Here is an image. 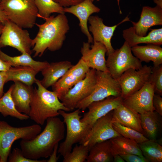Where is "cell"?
<instances>
[{"label":"cell","mask_w":162,"mask_h":162,"mask_svg":"<svg viewBox=\"0 0 162 162\" xmlns=\"http://www.w3.org/2000/svg\"><path fill=\"white\" fill-rule=\"evenodd\" d=\"M44 129L35 137L29 140H22L21 149L26 158L34 160L47 158L55 145L64 137V123L57 117L48 118Z\"/></svg>","instance_id":"obj_1"},{"label":"cell","mask_w":162,"mask_h":162,"mask_svg":"<svg viewBox=\"0 0 162 162\" xmlns=\"http://www.w3.org/2000/svg\"><path fill=\"white\" fill-rule=\"evenodd\" d=\"M45 20L43 24H35L39 30L33 39L34 57L41 56L46 50L52 52L60 50L70 29L68 19L65 14L50 16Z\"/></svg>","instance_id":"obj_2"},{"label":"cell","mask_w":162,"mask_h":162,"mask_svg":"<svg viewBox=\"0 0 162 162\" xmlns=\"http://www.w3.org/2000/svg\"><path fill=\"white\" fill-rule=\"evenodd\" d=\"M35 83L37 87L33 88L28 115L31 120L37 124L43 125L48 118L59 115V110L70 111L59 101L55 92L44 87L39 80L36 79Z\"/></svg>","instance_id":"obj_3"},{"label":"cell","mask_w":162,"mask_h":162,"mask_svg":"<svg viewBox=\"0 0 162 162\" xmlns=\"http://www.w3.org/2000/svg\"><path fill=\"white\" fill-rule=\"evenodd\" d=\"M0 7L8 20L22 28H32L38 10L34 0H1Z\"/></svg>","instance_id":"obj_4"},{"label":"cell","mask_w":162,"mask_h":162,"mask_svg":"<svg viewBox=\"0 0 162 162\" xmlns=\"http://www.w3.org/2000/svg\"><path fill=\"white\" fill-rule=\"evenodd\" d=\"M76 109L70 113L62 110L58 111L67 128L65 139L60 144L58 151L63 157L71 151L74 144L80 143L84 139L91 129L87 124L81 121V112L80 109Z\"/></svg>","instance_id":"obj_5"},{"label":"cell","mask_w":162,"mask_h":162,"mask_svg":"<svg viewBox=\"0 0 162 162\" xmlns=\"http://www.w3.org/2000/svg\"><path fill=\"white\" fill-rule=\"evenodd\" d=\"M42 128L37 124L22 127H13L4 121H0V159L6 162L10 152L12 146L16 140H29L40 134Z\"/></svg>","instance_id":"obj_6"},{"label":"cell","mask_w":162,"mask_h":162,"mask_svg":"<svg viewBox=\"0 0 162 162\" xmlns=\"http://www.w3.org/2000/svg\"><path fill=\"white\" fill-rule=\"evenodd\" d=\"M107 56L106 67L111 76L116 79L129 69L138 70L142 67V62L133 55L131 47L125 41L119 49Z\"/></svg>","instance_id":"obj_7"},{"label":"cell","mask_w":162,"mask_h":162,"mask_svg":"<svg viewBox=\"0 0 162 162\" xmlns=\"http://www.w3.org/2000/svg\"><path fill=\"white\" fill-rule=\"evenodd\" d=\"M95 88L88 96L79 102L75 108L84 111L91 103L104 99L110 96H120L121 90L118 81L108 72L97 71Z\"/></svg>","instance_id":"obj_8"},{"label":"cell","mask_w":162,"mask_h":162,"mask_svg":"<svg viewBox=\"0 0 162 162\" xmlns=\"http://www.w3.org/2000/svg\"><path fill=\"white\" fill-rule=\"evenodd\" d=\"M7 46L14 48L22 53L31 55L33 52V39L27 30L8 20L4 24L0 36V48Z\"/></svg>","instance_id":"obj_9"},{"label":"cell","mask_w":162,"mask_h":162,"mask_svg":"<svg viewBox=\"0 0 162 162\" xmlns=\"http://www.w3.org/2000/svg\"><path fill=\"white\" fill-rule=\"evenodd\" d=\"M97 82L96 70L90 68L84 78L70 89L60 100L65 106L73 110L79 102L92 93Z\"/></svg>","instance_id":"obj_10"},{"label":"cell","mask_w":162,"mask_h":162,"mask_svg":"<svg viewBox=\"0 0 162 162\" xmlns=\"http://www.w3.org/2000/svg\"><path fill=\"white\" fill-rule=\"evenodd\" d=\"M152 67L145 65L140 69H129L117 79L124 99L142 88L148 81Z\"/></svg>","instance_id":"obj_11"},{"label":"cell","mask_w":162,"mask_h":162,"mask_svg":"<svg viewBox=\"0 0 162 162\" xmlns=\"http://www.w3.org/2000/svg\"><path fill=\"white\" fill-rule=\"evenodd\" d=\"M112 111L96 121L80 143L88 146L90 150L97 143L121 136L112 127Z\"/></svg>","instance_id":"obj_12"},{"label":"cell","mask_w":162,"mask_h":162,"mask_svg":"<svg viewBox=\"0 0 162 162\" xmlns=\"http://www.w3.org/2000/svg\"><path fill=\"white\" fill-rule=\"evenodd\" d=\"M154 94L153 86L148 81L140 89L123 99L122 104L136 113L142 114L155 111L152 104Z\"/></svg>","instance_id":"obj_13"},{"label":"cell","mask_w":162,"mask_h":162,"mask_svg":"<svg viewBox=\"0 0 162 162\" xmlns=\"http://www.w3.org/2000/svg\"><path fill=\"white\" fill-rule=\"evenodd\" d=\"M129 18L127 16L121 22L111 26H107L103 22L102 18L98 16H91L88 22L90 24L88 30L93 35V42H98L104 44L107 49V55L114 51L111 43V40L117 27L127 21H129Z\"/></svg>","instance_id":"obj_14"},{"label":"cell","mask_w":162,"mask_h":162,"mask_svg":"<svg viewBox=\"0 0 162 162\" xmlns=\"http://www.w3.org/2000/svg\"><path fill=\"white\" fill-rule=\"evenodd\" d=\"M93 43L90 46L88 42L83 43L80 50L82 55L81 58L90 68L109 73L106 64L105 55L107 51L106 47L100 42Z\"/></svg>","instance_id":"obj_15"},{"label":"cell","mask_w":162,"mask_h":162,"mask_svg":"<svg viewBox=\"0 0 162 162\" xmlns=\"http://www.w3.org/2000/svg\"><path fill=\"white\" fill-rule=\"evenodd\" d=\"M90 69L80 58L52 86V91L57 94L59 99L75 84L84 78Z\"/></svg>","instance_id":"obj_16"},{"label":"cell","mask_w":162,"mask_h":162,"mask_svg":"<svg viewBox=\"0 0 162 162\" xmlns=\"http://www.w3.org/2000/svg\"><path fill=\"white\" fill-rule=\"evenodd\" d=\"M123 100L121 96H110L102 100L93 102L88 106V111L84 113L80 120L91 128L98 119L122 104Z\"/></svg>","instance_id":"obj_17"},{"label":"cell","mask_w":162,"mask_h":162,"mask_svg":"<svg viewBox=\"0 0 162 162\" xmlns=\"http://www.w3.org/2000/svg\"><path fill=\"white\" fill-rule=\"evenodd\" d=\"M65 13L71 14L76 16L79 20V26L81 32L88 38V42L93 43V38L88 29L87 23L91 15L98 13L100 9L95 5L91 0H84L76 4L64 8Z\"/></svg>","instance_id":"obj_18"},{"label":"cell","mask_w":162,"mask_h":162,"mask_svg":"<svg viewBox=\"0 0 162 162\" xmlns=\"http://www.w3.org/2000/svg\"><path fill=\"white\" fill-rule=\"evenodd\" d=\"M131 22L136 34L145 36L151 27L162 25V7L158 5L154 7L144 6L138 21Z\"/></svg>","instance_id":"obj_19"},{"label":"cell","mask_w":162,"mask_h":162,"mask_svg":"<svg viewBox=\"0 0 162 162\" xmlns=\"http://www.w3.org/2000/svg\"><path fill=\"white\" fill-rule=\"evenodd\" d=\"M11 96L17 110L28 115L34 88L19 81L12 85Z\"/></svg>","instance_id":"obj_20"},{"label":"cell","mask_w":162,"mask_h":162,"mask_svg":"<svg viewBox=\"0 0 162 162\" xmlns=\"http://www.w3.org/2000/svg\"><path fill=\"white\" fill-rule=\"evenodd\" d=\"M68 61L52 62L41 71L43 76L40 80L42 85L46 88L53 86L73 66Z\"/></svg>","instance_id":"obj_21"},{"label":"cell","mask_w":162,"mask_h":162,"mask_svg":"<svg viewBox=\"0 0 162 162\" xmlns=\"http://www.w3.org/2000/svg\"><path fill=\"white\" fill-rule=\"evenodd\" d=\"M122 36L131 47L140 44H162V28L152 29L147 35L142 36L136 34L133 27H131L123 31Z\"/></svg>","instance_id":"obj_22"},{"label":"cell","mask_w":162,"mask_h":162,"mask_svg":"<svg viewBox=\"0 0 162 162\" xmlns=\"http://www.w3.org/2000/svg\"><path fill=\"white\" fill-rule=\"evenodd\" d=\"M112 117L113 121L132 128L144 135L140 114L134 112L123 104L112 110Z\"/></svg>","instance_id":"obj_23"},{"label":"cell","mask_w":162,"mask_h":162,"mask_svg":"<svg viewBox=\"0 0 162 162\" xmlns=\"http://www.w3.org/2000/svg\"><path fill=\"white\" fill-rule=\"evenodd\" d=\"M135 57L141 62L152 61L153 66L162 64V48L160 45L148 44L145 46L136 45L131 47Z\"/></svg>","instance_id":"obj_24"},{"label":"cell","mask_w":162,"mask_h":162,"mask_svg":"<svg viewBox=\"0 0 162 162\" xmlns=\"http://www.w3.org/2000/svg\"><path fill=\"white\" fill-rule=\"evenodd\" d=\"M0 58L7 62L12 67L27 66L30 67L38 73L41 72L50 63L47 61H39L34 60L31 55L27 53H22L20 55L11 56H9L0 50Z\"/></svg>","instance_id":"obj_25"},{"label":"cell","mask_w":162,"mask_h":162,"mask_svg":"<svg viewBox=\"0 0 162 162\" xmlns=\"http://www.w3.org/2000/svg\"><path fill=\"white\" fill-rule=\"evenodd\" d=\"M109 140L113 156L116 154H133L144 157L138 143L134 140L122 136Z\"/></svg>","instance_id":"obj_26"},{"label":"cell","mask_w":162,"mask_h":162,"mask_svg":"<svg viewBox=\"0 0 162 162\" xmlns=\"http://www.w3.org/2000/svg\"><path fill=\"white\" fill-rule=\"evenodd\" d=\"M141 124L145 136L148 140H157L160 126L159 115L154 111L140 114Z\"/></svg>","instance_id":"obj_27"},{"label":"cell","mask_w":162,"mask_h":162,"mask_svg":"<svg viewBox=\"0 0 162 162\" xmlns=\"http://www.w3.org/2000/svg\"><path fill=\"white\" fill-rule=\"evenodd\" d=\"M6 83L10 81H19L29 86L35 82L38 73L32 68L27 66L11 67L6 71Z\"/></svg>","instance_id":"obj_28"},{"label":"cell","mask_w":162,"mask_h":162,"mask_svg":"<svg viewBox=\"0 0 162 162\" xmlns=\"http://www.w3.org/2000/svg\"><path fill=\"white\" fill-rule=\"evenodd\" d=\"M110 140L97 143L90 149L87 162H113Z\"/></svg>","instance_id":"obj_29"},{"label":"cell","mask_w":162,"mask_h":162,"mask_svg":"<svg viewBox=\"0 0 162 162\" xmlns=\"http://www.w3.org/2000/svg\"><path fill=\"white\" fill-rule=\"evenodd\" d=\"M12 85L0 98V113L4 117L10 116L20 120H27L29 116L22 114L16 109L11 96Z\"/></svg>","instance_id":"obj_30"},{"label":"cell","mask_w":162,"mask_h":162,"mask_svg":"<svg viewBox=\"0 0 162 162\" xmlns=\"http://www.w3.org/2000/svg\"><path fill=\"white\" fill-rule=\"evenodd\" d=\"M138 145L143 156L148 162L162 161V146L157 140H148Z\"/></svg>","instance_id":"obj_31"},{"label":"cell","mask_w":162,"mask_h":162,"mask_svg":"<svg viewBox=\"0 0 162 162\" xmlns=\"http://www.w3.org/2000/svg\"><path fill=\"white\" fill-rule=\"evenodd\" d=\"M38 10V17L44 20L51 14H65L64 8L53 0H34Z\"/></svg>","instance_id":"obj_32"},{"label":"cell","mask_w":162,"mask_h":162,"mask_svg":"<svg viewBox=\"0 0 162 162\" xmlns=\"http://www.w3.org/2000/svg\"><path fill=\"white\" fill-rule=\"evenodd\" d=\"M112 126L114 130L121 136L134 140L138 143L148 140L142 133L116 122L112 121Z\"/></svg>","instance_id":"obj_33"},{"label":"cell","mask_w":162,"mask_h":162,"mask_svg":"<svg viewBox=\"0 0 162 162\" xmlns=\"http://www.w3.org/2000/svg\"><path fill=\"white\" fill-rule=\"evenodd\" d=\"M89 151L87 146L76 145L72 151L63 157V162H84L88 158Z\"/></svg>","instance_id":"obj_34"},{"label":"cell","mask_w":162,"mask_h":162,"mask_svg":"<svg viewBox=\"0 0 162 162\" xmlns=\"http://www.w3.org/2000/svg\"><path fill=\"white\" fill-rule=\"evenodd\" d=\"M148 82L153 86L154 93L162 95V65L153 66Z\"/></svg>","instance_id":"obj_35"},{"label":"cell","mask_w":162,"mask_h":162,"mask_svg":"<svg viewBox=\"0 0 162 162\" xmlns=\"http://www.w3.org/2000/svg\"><path fill=\"white\" fill-rule=\"evenodd\" d=\"M9 162H46L47 160H34L28 158L23 155L21 149L14 148L10 153L8 158Z\"/></svg>","instance_id":"obj_36"},{"label":"cell","mask_w":162,"mask_h":162,"mask_svg":"<svg viewBox=\"0 0 162 162\" xmlns=\"http://www.w3.org/2000/svg\"><path fill=\"white\" fill-rule=\"evenodd\" d=\"M126 162H148L144 157L133 154L119 155Z\"/></svg>","instance_id":"obj_37"},{"label":"cell","mask_w":162,"mask_h":162,"mask_svg":"<svg viewBox=\"0 0 162 162\" xmlns=\"http://www.w3.org/2000/svg\"><path fill=\"white\" fill-rule=\"evenodd\" d=\"M152 104L155 111L159 115L162 116V98L160 95L154 94L152 100Z\"/></svg>","instance_id":"obj_38"},{"label":"cell","mask_w":162,"mask_h":162,"mask_svg":"<svg viewBox=\"0 0 162 162\" xmlns=\"http://www.w3.org/2000/svg\"><path fill=\"white\" fill-rule=\"evenodd\" d=\"M64 8L76 4L84 0H53Z\"/></svg>","instance_id":"obj_39"},{"label":"cell","mask_w":162,"mask_h":162,"mask_svg":"<svg viewBox=\"0 0 162 162\" xmlns=\"http://www.w3.org/2000/svg\"><path fill=\"white\" fill-rule=\"evenodd\" d=\"M7 75L6 71H0V98L4 94V87L6 83Z\"/></svg>","instance_id":"obj_40"},{"label":"cell","mask_w":162,"mask_h":162,"mask_svg":"<svg viewBox=\"0 0 162 162\" xmlns=\"http://www.w3.org/2000/svg\"><path fill=\"white\" fill-rule=\"evenodd\" d=\"M58 143L56 144L55 146L53 151L49 156V159L47 160V162H56L59 159V156H57V153L58 148Z\"/></svg>","instance_id":"obj_41"},{"label":"cell","mask_w":162,"mask_h":162,"mask_svg":"<svg viewBox=\"0 0 162 162\" xmlns=\"http://www.w3.org/2000/svg\"><path fill=\"white\" fill-rule=\"evenodd\" d=\"M12 66L8 62L0 58V71H8Z\"/></svg>","instance_id":"obj_42"},{"label":"cell","mask_w":162,"mask_h":162,"mask_svg":"<svg viewBox=\"0 0 162 162\" xmlns=\"http://www.w3.org/2000/svg\"><path fill=\"white\" fill-rule=\"evenodd\" d=\"M0 20L4 24L8 20L7 16L4 14L0 7Z\"/></svg>","instance_id":"obj_43"},{"label":"cell","mask_w":162,"mask_h":162,"mask_svg":"<svg viewBox=\"0 0 162 162\" xmlns=\"http://www.w3.org/2000/svg\"><path fill=\"white\" fill-rule=\"evenodd\" d=\"M114 162H125V161L119 154H116L113 156Z\"/></svg>","instance_id":"obj_44"},{"label":"cell","mask_w":162,"mask_h":162,"mask_svg":"<svg viewBox=\"0 0 162 162\" xmlns=\"http://www.w3.org/2000/svg\"><path fill=\"white\" fill-rule=\"evenodd\" d=\"M154 3L162 7V0H153Z\"/></svg>","instance_id":"obj_45"},{"label":"cell","mask_w":162,"mask_h":162,"mask_svg":"<svg viewBox=\"0 0 162 162\" xmlns=\"http://www.w3.org/2000/svg\"><path fill=\"white\" fill-rule=\"evenodd\" d=\"M4 24L0 20V35L1 34L4 27Z\"/></svg>","instance_id":"obj_46"},{"label":"cell","mask_w":162,"mask_h":162,"mask_svg":"<svg viewBox=\"0 0 162 162\" xmlns=\"http://www.w3.org/2000/svg\"><path fill=\"white\" fill-rule=\"evenodd\" d=\"M92 1V2H93L94 1H99V0H91ZM119 0H117L118 1V5L119 6Z\"/></svg>","instance_id":"obj_47"},{"label":"cell","mask_w":162,"mask_h":162,"mask_svg":"<svg viewBox=\"0 0 162 162\" xmlns=\"http://www.w3.org/2000/svg\"><path fill=\"white\" fill-rule=\"evenodd\" d=\"M1 0H0V2L1 1Z\"/></svg>","instance_id":"obj_48"},{"label":"cell","mask_w":162,"mask_h":162,"mask_svg":"<svg viewBox=\"0 0 162 162\" xmlns=\"http://www.w3.org/2000/svg\"></svg>","instance_id":"obj_49"}]
</instances>
